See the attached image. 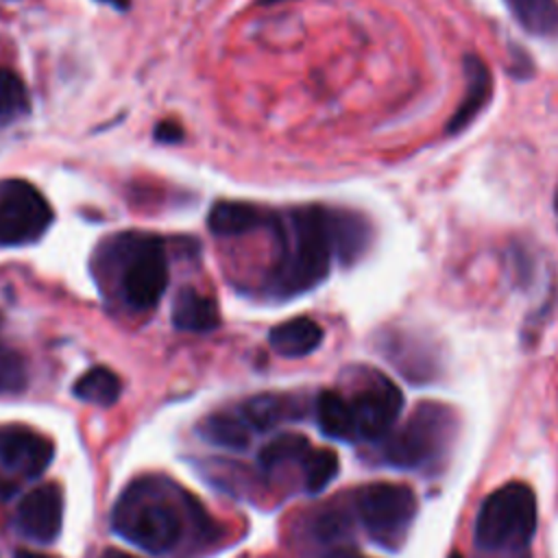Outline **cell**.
<instances>
[{
    "mask_svg": "<svg viewBox=\"0 0 558 558\" xmlns=\"http://www.w3.org/2000/svg\"><path fill=\"white\" fill-rule=\"evenodd\" d=\"M98 2L109 4V7L118 9V11H126V9H129V4H131V0H98Z\"/></svg>",
    "mask_w": 558,
    "mask_h": 558,
    "instance_id": "cell-28",
    "label": "cell"
},
{
    "mask_svg": "<svg viewBox=\"0 0 558 558\" xmlns=\"http://www.w3.org/2000/svg\"><path fill=\"white\" fill-rule=\"evenodd\" d=\"M316 421L318 429L336 440H355V418L349 399L338 390H323L316 397Z\"/></svg>",
    "mask_w": 558,
    "mask_h": 558,
    "instance_id": "cell-16",
    "label": "cell"
},
{
    "mask_svg": "<svg viewBox=\"0 0 558 558\" xmlns=\"http://www.w3.org/2000/svg\"><path fill=\"white\" fill-rule=\"evenodd\" d=\"M15 525L22 536L35 543H54L63 525V495L59 486L48 482L26 493L15 510Z\"/></svg>",
    "mask_w": 558,
    "mask_h": 558,
    "instance_id": "cell-9",
    "label": "cell"
},
{
    "mask_svg": "<svg viewBox=\"0 0 558 558\" xmlns=\"http://www.w3.org/2000/svg\"><path fill=\"white\" fill-rule=\"evenodd\" d=\"M303 464H305V488L312 495L323 493L340 471V460L333 449L310 451Z\"/></svg>",
    "mask_w": 558,
    "mask_h": 558,
    "instance_id": "cell-20",
    "label": "cell"
},
{
    "mask_svg": "<svg viewBox=\"0 0 558 558\" xmlns=\"http://www.w3.org/2000/svg\"><path fill=\"white\" fill-rule=\"evenodd\" d=\"M13 558H57V556H48V554H41V551H31V549H17L13 554Z\"/></svg>",
    "mask_w": 558,
    "mask_h": 558,
    "instance_id": "cell-26",
    "label": "cell"
},
{
    "mask_svg": "<svg viewBox=\"0 0 558 558\" xmlns=\"http://www.w3.org/2000/svg\"><path fill=\"white\" fill-rule=\"evenodd\" d=\"M490 94H493V78L488 68L477 54H466L464 57V92L453 116L445 126L447 135L462 133L488 105Z\"/></svg>",
    "mask_w": 558,
    "mask_h": 558,
    "instance_id": "cell-11",
    "label": "cell"
},
{
    "mask_svg": "<svg viewBox=\"0 0 558 558\" xmlns=\"http://www.w3.org/2000/svg\"><path fill=\"white\" fill-rule=\"evenodd\" d=\"M272 218L257 205L242 201H218L207 214V227L214 235H242L270 225Z\"/></svg>",
    "mask_w": 558,
    "mask_h": 558,
    "instance_id": "cell-14",
    "label": "cell"
},
{
    "mask_svg": "<svg viewBox=\"0 0 558 558\" xmlns=\"http://www.w3.org/2000/svg\"><path fill=\"white\" fill-rule=\"evenodd\" d=\"M456 434V414L449 405L438 401H423L414 408L410 418L397 429L386 447L384 458L397 469H427L436 466L447 456Z\"/></svg>",
    "mask_w": 558,
    "mask_h": 558,
    "instance_id": "cell-3",
    "label": "cell"
},
{
    "mask_svg": "<svg viewBox=\"0 0 558 558\" xmlns=\"http://www.w3.org/2000/svg\"><path fill=\"white\" fill-rule=\"evenodd\" d=\"M329 558H366V556H362V554H357V551H351V549H340V551L331 554Z\"/></svg>",
    "mask_w": 558,
    "mask_h": 558,
    "instance_id": "cell-29",
    "label": "cell"
},
{
    "mask_svg": "<svg viewBox=\"0 0 558 558\" xmlns=\"http://www.w3.org/2000/svg\"><path fill=\"white\" fill-rule=\"evenodd\" d=\"M196 429L203 440H207L216 447L231 449V451H242L248 447L246 423H244V418H238L235 414L214 412V414L205 416Z\"/></svg>",
    "mask_w": 558,
    "mask_h": 558,
    "instance_id": "cell-19",
    "label": "cell"
},
{
    "mask_svg": "<svg viewBox=\"0 0 558 558\" xmlns=\"http://www.w3.org/2000/svg\"><path fill=\"white\" fill-rule=\"evenodd\" d=\"M538 521L534 490L523 482H508L493 490L475 517V543L482 549L523 547Z\"/></svg>",
    "mask_w": 558,
    "mask_h": 558,
    "instance_id": "cell-4",
    "label": "cell"
},
{
    "mask_svg": "<svg viewBox=\"0 0 558 558\" xmlns=\"http://www.w3.org/2000/svg\"><path fill=\"white\" fill-rule=\"evenodd\" d=\"M275 2H279V0H257V4H275Z\"/></svg>",
    "mask_w": 558,
    "mask_h": 558,
    "instance_id": "cell-31",
    "label": "cell"
},
{
    "mask_svg": "<svg viewBox=\"0 0 558 558\" xmlns=\"http://www.w3.org/2000/svg\"><path fill=\"white\" fill-rule=\"evenodd\" d=\"M357 438L377 440L390 432L403 408V395L379 371H362V384L349 399Z\"/></svg>",
    "mask_w": 558,
    "mask_h": 558,
    "instance_id": "cell-7",
    "label": "cell"
},
{
    "mask_svg": "<svg viewBox=\"0 0 558 558\" xmlns=\"http://www.w3.org/2000/svg\"><path fill=\"white\" fill-rule=\"evenodd\" d=\"M54 458V445L50 438L22 427H0V466L2 471L24 477H39Z\"/></svg>",
    "mask_w": 558,
    "mask_h": 558,
    "instance_id": "cell-10",
    "label": "cell"
},
{
    "mask_svg": "<svg viewBox=\"0 0 558 558\" xmlns=\"http://www.w3.org/2000/svg\"><path fill=\"white\" fill-rule=\"evenodd\" d=\"M242 416L246 425L257 429H268L283 421V399L277 395H257L242 405Z\"/></svg>",
    "mask_w": 558,
    "mask_h": 558,
    "instance_id": "cell-23",
    "label": "cell"
},
{
    "mask_svg": "<svg viewBox=\"0 0 558 558\" xmlns=\"http://www.w3.org/2000/svg\"><path fill=\"white\" fill-rule=\"evenodd\" d=\"M449 558H462V554H460V551H453V554H449Z\"/></svg>",
    "mask_w": 558,
    "mask_h": 558,
    "instance_id": "cell-32",
    "label": "cell"
},
{
    "mask_svg": "<svg viewBox=\"0 0 558 558\" xmlns=\"http://www.w3.org/2000/svg\"><path fill=\"white\" fill-rule=\"evenodd\" d=\"M390 347V360L399 364V368H403V373L410 379H423L427 375L434 373L436 368V353L434 347L423 340L416 333H395L388 340Z\"/></svg>",
    "mask_w": 558,
    "mask_h": 558,
    "instance_id": "cell-15",
    "label": "cell"
},
{
    "mask_svg": "<svg viewBox=\"0 0 558 558\" xmlns=\"http://www.w3.org/2000/svg\"><path fill=\"white\" fill-rule=\"evenodd\" d=\"M554 214H556V227H558V185H556V196H554Z\"/></svg>",
    "mask_w": 558,
    "mask_h": 558,
    "instance_id": "cell-30",
    "label": "cell"
},
{
    "mask_svg": "<svg viewBox=\"0 0 558 558\" xmlns=\"http://www.w3.org/2000/svg\"><path fill=\"white\" fill-rule=\"evenodd\" d=\"M357 514L366 534L386 549H399L412 527L418 504L405 484L373 482L357 493Z\"/></svg>",
    "mask_w": 558,
    "mask_h": 558,
    "instance_id": "cell-5",
    "label": "cell"
},
{
    "mask_svg": "<svg viewBox=\"0 0 558 558\" xmlns=\"http://www.w3.org/2000/svg\"><path fill=\"white\" fill-rule=\"evenodd\" d=\"M170 318L174 329L192 331V333H205L220 325L218 303L194 288H183L174 296Z\"/></svg>",
    "mask_w": 558,
    "mask_h": 558,
    "instance_id": "cell-13",
    "label": "cell"
},
{
    "mask_svg": "<svg viewBox=\"0 0 558 558\" xmlns=\"http://www.w3.org/2000/svg\"><path fill=\"white\" fill-rule=\"evenodd\" d=\"M28 111V96L22 78L0 68V124H9Z\"/></svg>",
    "mask_w": 558,
    "mask_h": 558,
    "instance_id": "cell-22",
    "label": "cell"
},
{
    "mask_svg": "<svg viewBox=\"0 0 558 558\" xmlns=\"http://www.w3.org/2000/svg\"><path fill=\"white\" fill-rule=\"evenodd\" d=\"M168 262L161 242L155 238L140 240L135 255L122 270V296L137 312L153 310L168 288Z\"/></svg>",
    "mask_w": 558,
    "mask_h": 558,
    "instance_id": "cell-8",
    "label": "cell"
},
{
    "mask_svg": "<svg viewBox=\"0 0 558 558\" xmlns=\"http://www.w3.org/2000/svg\"><path fill=\"white\" fill-rule=\"evenodd\" d=\"M113 530L148 554H166L181 541L183 519L166 493L144 480L131 484L113 506Z\"/></svg>",
    "mask_w": 558,
    "mask_h": 558,
    "instance_id": "cell-2",
    "label": "cell"
},
{
    "mask_svg": "<svg viewBox=\"0 0 558 558\" xmlns=\"http://www.w3.org/2000/svg\"><path fill=\"white\" fill-rule=\"evenodd\" d=\"M323 342V327L307 316H294L268 331L270 349L281 357H305Z\"/></svg>",
    "mask_w": 558,
    "mask_h": 558,
    "instance_id": "cell-12",
    "label": "cell"
},
{
    "mask_svg": "<svg viewBox=\"0 0 558 558\" xmlns=\"http://www.w3.org/2000/svg\"><path fill=\"white\" fill-rule=\"evenodd\" d=\"M54 220L46 196L28 181H9L0 194V246L37 242Z\"/></svg>",
    "mask_w": 558,
    "mask_h": 558,
    "instance_id": "cell-6",
    "label": "cell"
},
{
    "mask_svg": "<svg viewBox=\"0 0 558 558\" xmlns=\"http://www.w3.org/2000/svg\"><path fill=\"white\" fill-rule=\"evenodd\" d=\"M24 384V364L17 353L0 347V390H17Z\"/></svg>",
    "mask_w": 558,
    "mask_h": 558,
    "instance_id": "cell-24",
    "label": "cell"
},
{
    "mask_svg": "<svg viewBox=\"0 0 558 558\" xmlns=\"http://www.w3.org/2000/svg\"><path fill=\"white\" fill-rule=\"evenodd\" d=\"M100 558H137V556L126 554V551H122V549H113V547H109V549H105V551L100 554Z\"/></svg>",
    "mask_w": 558,
    "mask_h": 558,
    "instance_id": "cell-27",
    "label": "cell"
},
{
    "mask_svg": "<svg viewBox=\"0 0 558 558\" xmlns=\"http://www.w3.org/2000/svg\"><path fill=\"white\" fill-rule=\"evenodd\" d=\"M122 381L107 366H92L72 386V395L85 403L109 408L120 399Z\"/></svg>",
    "mask_w": 558,
    "mask_h": 558,
    "instance_id": "cell-18",
    "label": "cell"
},
{
    "mask_svg": "<svg viewBox=\"0 0 558 558\" xmlns=\"http://www.w3.org/2000/svg\"><path fill=\"white\" fill-rule=\"evenodd\" d=\"M155 140L161 144H177L183 140V129L172 120H161L155 126Z\"/></svg>",
    "mask_w": 558,
    "mask_h": 558,
    "instance_id": "cell-25",
    "label": "cell"
},
{
    "mask_svg": "<svg viewBox=\"0 0 558 558\" xmlns=\"http://www.w3.org/2000/svg\"><path fill=\"white\" fill-rule=\"evenodd\" d=\"M310 451V440L301 434H279L277 438H272L270 442H266L259 451V464L270 471L283 462L290 460H299L307 456Z\"/></svg>",
    "mask_w": 558,
    "mask_h": 558,
    "instance_id": "cell-21",
    "label": "cell"
},
{
    "mask_svg": "<svg viewBox=\"0 0 558 558\" xmlns=\"http://www.w3.org/2000/svg\"><path fill=\"white\" fill-rule=\"evenodd\" d=\"M517 24L534 37H558V0H504Z\"/></svg>",
    "mask_w": 558,
    "mask_h": 558,
    "instance_id": "cell-17",
    "label": "cell"
},
{
    "mask_svg": "<svg viewBox=\"0 0 558 558\" xmlns=\"http://www.w3.org/2000/svg\"><path fill=\"white\" fill-rule=\"evenodd\" d=\"M281 255L270 275L268 290L277 299L301 296L320 286L331 270L333 257L355 262L373 238L364 216L320 205L294 207L279 222Z\"/></svg>",
    "mask_w": 558,
    "mask_h": 558,
    "instance_id": "cell-1",
    "label": "cell"
}]
</instances>
